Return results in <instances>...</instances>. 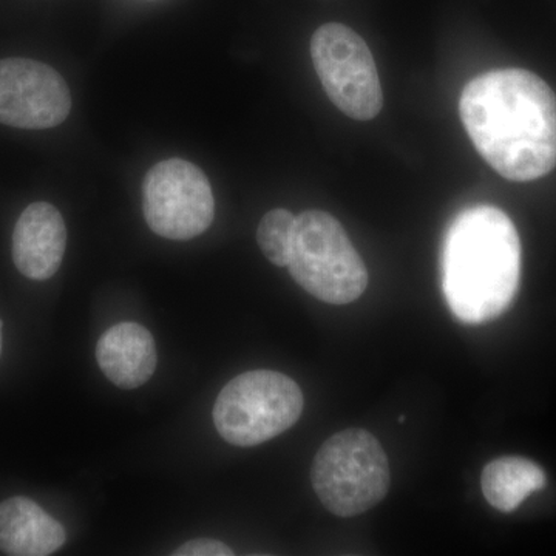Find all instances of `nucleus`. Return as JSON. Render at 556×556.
I'll return each mask as SVG.
<instances>
[{"instance_id":"1","label":"nucleus","mask_w":556,"mask_h":556,"mask_svg":"<svg viewBox=\"0 0 556 556\" xmlns=\"http://www.w3.org/2000/svg\"><path fill=\"white\" fill-rule=\"evenodd\" d=\"M460 119L475 148L504 178L532 181L556 167V94L535 73L493 70L467 84Z\"/></svg>"},{"instance_id":"2","label":"nucleus","mask_w":556,"mask_h":556,"mask_svg":"<svg viewBox=\"0 0 556 556\" xmlns=\"http://www.w3.org/2000/svg\"><path fill=\"white\" fill-rule=\"evenodd\" d=\"M442 289L463 324L500 317L514 302L521 277V243L501 208L468 207L453 219L442 244Z\"/></svg>"},{"instance_id":"3","label":"nucleus","mask_w":556,"mask_h":556,"mask_svg":"<svg viewBox=\"0 0 556 556\" xmlns=\"http://www.w3.org/2000/svg\"><path fill=\"white\" fill-rule=\"evenodd\" d=\"M314 492L331 514L357 517L378 506L390 489V463L378 439L362 428L329 438L311 468Z\"/></svg>"},{"instance_id":"4","label":"nucleus","mask_w":556,"mask_h":556,"mask_svg":"<svg viewBox=\"0 0 556 556\" xmlns=\"http://www.w3.org/2000/svg\"><path fill=\"white\" fill-rule=\"evenodd\" d=\"M289 273L295 283L331 305H346L364 294L368 270L338 219L324 211L295 217Z\"/></svg>"},{"instance_id":"5","label":"nucleus","mask_w":556,"mask_h":556,"mask_svg":"<svg viewBox=\"0 0 556 556\" xmlns=\"http://www.w3.org/2000/svg\"><path fill=\"white\" fill-rule=\"evenodd\" d=\"M302 390L287 375L255 369L223 388L214 405L219 437L236 447H255L280 437L300 419Z\"/></svg>"},{"instance_id":"6","label":"nucleus","mask_w":556,"mask_h":556,"mask_svg":"<svg viewBox=\"0 0 556 556\" xmlns=\"http://www.w3.org/2000/svg\"><path fill=\"white\" fill-rule=\"evenodd\" d=\"M311 58L321 86L345 115L368 121L383 105L375 58L367 42L342 24L317 28L311 39Z\"/></svg>"},{"instance_id":"7","label":"nucleus","mask_w":556,"mask_h":556,"mask_svg":"<svg viewBox=\"0 0 556 556\" xmlns=\"http://www.w3.org/2000/svg\"><path fill=\"white\" fill-rule=\"evenodd\" d=\"M142 211L156 236L177 241L195 239L214 222L211 182L204 172L189 161H161L146 175Z\"/></svg>"},{"instance_id":"8","label":"nucleus","mask_w":556,"mask_h":556,"mask_svg":"<svg viewBox=\"0 0 556 556\" xmlns=\"http://www.w3.org/2000/svg\"><path fill=\"white\" fill-rule=\"evenodd\" d=\"M72 110L67 83L43 62L9 58L0 61V123L16 129L60 126Z\"/></svg>"},{"instance_id":"9","label":"nucleus","mask_w":556,"mask_h":556,"mask_svg":"<svg viewBox=\"0 0 556 556\" xmlns=\"http://www.w3.org/2000/svg\"><path fill=\"white\" fill-rule=\"evenodd\" d=\"M67 248V228L53 204L33 203L22 212L13 232V260L30 280H49L61 268Z\"/></svg>"},{"instance_id":"10","label":"nucleus","mask_w":556,"mask_h":556,"mask_svg":"<svg viewBox=\"0 0 556 556\" xmlns=\"http://www.w3.org/2000/svg\"><path fill=\"white\" fill-rule=\"evenodd\" d=\"M97 361L110 382L123 390H135L155 372V340L142 325L124 321L109 328L98 340Z\"/></svg>"},{"instance_id":"11","label":"nucleus","mask_w":556,"mask_h":556,"mask_svg":"<svg viewBox=\"0 0 556 556\" xmlns=\"http://www.w3.org/2000/svg\"><path fill=\"white\" fill-rule=\"evenodd\" d=\"M67 540L64 527L24 496L0 503V551L13 556H47Z\"/></svg>"},{"instance_id":"12","label":"nucleus","mask_w":556,"mask_h":556,"mask_svg":"<svg viewBox=\"0 0 556 556\" xmlns=\"http://www.w3.org/2000/svg\"><path fill=\"white\" fill-rule=\"evenodd\" d=\"M481 485L490 506L508 514L521 506L527 496L546 485V473L526 457L504 456L486 464Z\"/></svg>"},{"instance_id":"13","label":"nucleus","mask_w":556,"mask_h":556,"mask_svg":"<svg viewBox=\"0 0 556 556\" xmlns=\"http://www.w3.org/2000/svg\"><path fill=\"white\" fill-rule=\"evenodd\" d=\"M294 228V214H291L287 208H274L260 222L257 229L258 247L265 257L278 268L288 266Z\"/></svg>"},{"instance_id":"14","label":"nucleus","mask_w":556,"mask_h":556,"mask_svg":"<svg viewBox=\"0 0 556 556\" xmlns=\"http://www.w3.org/2000/svg\"><path fill=\"white\" fill-rule=\"evenodd\" d=\"M175 556H230L233 555L232 548L226 546L225 543L217 540H208V538H201V540L188 541V543L179 546L174 552Z\"/></svg>"},{"instance_id":"15","label":"nucleus","mask_w":556,"mask_h":556,"mask_svg":"<svg viewBox=\"0 0 556 556\" xmlns=\"http://www.w3.org/2000/svg\"><path fill=\"white\" fill-rule=\"evenodd\" d=\"M0 353H2V321H0Z\"/></svg>"}]
</instances>
